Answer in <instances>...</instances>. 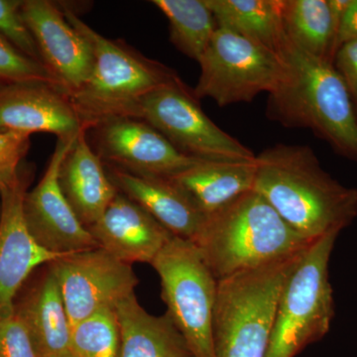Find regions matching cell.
I'll return each mask as SVG.
<instances>
[{
	"label": "cell",
	"mask_w": 357,
	"mask_h": 357,
	"mask_svg": "<svg viewBox=\"0 0 357 357\" xmlns=\"http://www.w3.org/2000/svg\"><path fill=\"white\" fill-rule=\"evenodd\" d=\"M29 148L30 135L0 128V190L15 182Z\"/></svg>",
	"instance_id": "28"
},
{
	"label": "cell",
	"mask_w": 357,
	"mask_h": 357,
	"mask_svg": "<svg viewBox=\"0 0 357 357\" xmlns=\"http://www.w3.org/2000/svg\"><path fill=\"white\" fill-rule=\"evenodd\" d=\"M218 27L278 54L286 37L283 0H206Z\"/></svg>",
	"instance_id": "22"
},
{
	"label": "cell",
	"mask_w": 357,
	"mask_h": 357,
	"mask_svg": "<svg viewBox=\"0 0 357 357\" xmlns=\"http://www.w3.org/2000/svg\"><path fill=\"white\" fill-rule=\"evenodd\" d=\"M70 326L105 309H115L135 294L138 279L131 265L102 248L73 253L52 263Z\"/></svg>",
	"instance_id": "10"
},
{
	"label": "cell",
	"mask_w": 357,
	"mask_h": 357,
	"mask_svg": "<svg viewBox=\"0 0 357 357\" xmlns=\"http://www.w3.org/2000/svg\"><path fill=\"white\" fill-rule=\"evenodd\" d=\"M255 175L256 158L250 161L203 160L169 178L206 215L252 191Z\"/></svg>",
	"instance_id": "20"
},
{
	"label": "cell",
	"mask_w": 357,
	"mask_h": 357,
	"mask_svg": "<svg viewBox=\"0 0 357 357\" xmlns=\"http://www.w3.org/2000/svg\"><path fill=\"white\" fill-rule=\"evenodd\" d=\"M34 274V273H33ZM31 275L14 301V311L27 326L39 357L70 352V324L53 265Z\"/></svg>",
	"instance_id": "17"
},
{
	"label": "cell",
	"mask_w": 357,
	"mask_h": 357,
	"mask_svg": "<svg viewBox=\"0 0 357 357\" xmlns=\"http://www.w3.org/2000/svg\"><path fill=\"white\" fill-rule=\"evenodd\" d=\"M198 63L201 76L195 96L210 98L222 107L251 102L261 93L270 95L285 75L278 54L220 27Z\"/></svg>",
	"instance_id": "8"
},
{
	"label": "cell",
	"mask_w": 357,
	"mask_h": 357,
	"mask_svg": "<svg viewBox=\"0 0 357 357\" xmlns=\"http://www.w3.org/2000/svg\"><path fill=\"white\" fill-rule=\"evenodd\" d=\"M21 13L42 63L70 96L91 77L93 55L89 42L70 24L62 8L49 0H23Z\"/></svg>",
	"instance_id": "14"
},
{
	"label": "cell",
	"mask_w": 357,
	"mask_h": 357,
	"mask_svg": "<svg viewBox=\"0 0 357 357\" xmlns=\"http://www.w3.org/2000/svg\"><path fill=\"white\" fill-rule=\"evenodd\" d=\"M33 174L24 162L15 182L0 190V318L13 314L15 298L39 267L70 255L44 248L28 229L23 203Z\"/></svg>",
	"instance_id": "11"
},
{
	"label": "cell",
	"mask_w": 357,
	"mask_h": 357,
	"mask_svg": "<svg viewBox=\"0 0 357 357\" xmlns=\"http://www.w3.org/2000/svg\"><path fill=\"white\" fill-rule=\"evenodd\" d=\"M286 36L312 57L333 63L338 26L328 0H283Z\"/></svg>",
	"instance_id": "23"
},
{
	"label": "cell",
	"mask_w": 357,
	"mask_h": 357,
	"mask_svg": "<svg viewBox=\"0 0 357 357\" xmlns=\"http://www.w3.org/2000/svg\"><path fill=\"white\" fill-rule=\"evenodd\" d=\"M285 75L269 95L267 114L287 128H309L333 151L357 163V114L333 63L307 54L286 36Z\"/></svg>",
	"instance_id": "2"
},
{
	"label": "cell",
	"mask_w": 357,
	"mask_h": 357,
	"mask_svg": "<svg viewBox=\"0 0 357 357\" xmlns=\"http://www.w3.org/2000/svg\"><path fill=\"white\" fill-rule=\"evenodd\" d=\"M192 243L218 281L299 255L312 243L252 190L206 215Z\"/></svg>",
	"instance_id": "3"
},
{
	"label": "cell",
	"mask_w": 357,
	"mask_h": 357,
	"mask_svg": "<svg viewBox=\"0 0 357 357\" xmlns=\"http://www.w3.org/2000/svg\"><path fill=\"white\" fill-rule=\"evenodd\" d=\"M253 191L309 243L340 234L357 218V189L333 178L305 145L277 144L256 155Z\"/></svg>",
	"instance_id": "1"
},
{
	"label": "cell",
	"mask_w": 357,
	"mask_h": 357,
	"mask_svg": "<svg viewBox=\"0 0 357 357\" xmlns=\"http://www.w3.org/2000/svg\"><path fill=\"white\" fill-rule=\"evenodd\" d=\"M304 251L218 281L213 319L217 357L266 356L282 288Z\"/></svg>",
	"instance_id": "5"
},
{
	"label": "cell",
	"mask_w": 357,
	"mask_h": 357,
	"mask_svg": "<svg viewBox=\"0 0 357 357\" xmlns=\"http://www.w3.org/2000/svg\"><path fill=\"white\" fill-rule=\"evenodd\" d=\"M91 144L103 163L136 175L169 178L196 165L144 121L114 117L88 129Z\"/></svg>",
	"instance_id": "12"
},
{
	"label": "cell",
	"mask_w": 357,
	"mask_h": 357,
	"mask_svg": "<svg viewBox=\"0 0 357 357\" xmlns=\"http://www.w3.org/2000/svg\"><path fill=\"white\" fill-rule=\"evenodd\" d=\"M61 8L93 51L91 77L70 96L89 128L114 117L136 119L144 96L181 79L175 70L145 57L128 45L105 38L86 24L67 4H62Z\"/></svg>",
	"instance_id": "4"
},
{
	"label": "cell",
	"mask_w": 357,
	"mask_h": 357,
	"mask_svg": "<svg viewBox=\"0 0 357 357\" xmlns=\"http://www.w3.org/2000/svg\"><path fill=\"white\" fill-rule=\"evenodd\" d=\"M356 40H357V0H351L338 30L337 51L342 45L356 41Z\"/></svg>",
	"instance_id": "31"
},
{
	"label": "cell",
	"mask_w": 357,
	"mask_h": 357,
	"mask_svg": "<svg viewBox=\"0 0 357 357\" xmlns=\"http://www.w3.org/2000/svg\"><path fill=\"white\" fill-rule=\"evenodd\" d=\"M22 3V0H0V34L21 53L42 63L36 42L21 13Z\"/></svg>",
	"instance_id": "27"
},
{
	"label": "cell",
	"mask_w": 357,
	"mask_h": 357,
	"mask_svg": "<svg viewBox=\"0 0 357 357\" xmlns=\"http://www.w3.org/2000/svg\"><path fill=\"white\" fill-rule=\"evenodd\" d=\"M161 133L181 153L210 161H250L256 155L208 119L182 79L143 98L137 116Z\"/></svg>",
	"instance_id": "9"
},
{
	"label": "cell",
	"mask_w": 357,
	"mask_h": 357,
	"mask_svg": "<svg viewBox=\"0 0 357 357\" xmlns=\"http://www.w3.org/2000/svg\"><path fill=\"white\" fill-rule=\"evenodd\" d=\"M333 66L349 91L357 114V40L338 49Z\"/></svg>",
	"instance_id": "30"
},
{
	"label": "cell",
	"mask_w": 357,
	"mask_h": 357,
	"mask_svg": "<svg viewBox=\"0 0 357 357\" xmlns=\"http://www.w3.org/2000/svg\"><path fill=\"white\" fill-rule=\"evenodd\" d=\"M337 236L326 234L310 244L289 274L265 357H295L330 331L335 299L328 265Z\"/></svg>",
	"instance_id": "6"
},
{
	"label": "cell",
	"mask_w": 357,
	"mask_h": 357,
	"mask_svg": "<svg viewBox=\"0 0 357 357\" xmlns=\"http://www.w3.org/2000/svg\"><path fill=\"white\" fill-rule=\"evenodd\" d=\"M162 299L194 357H217L213 319L218 280L191 241L173 236L152 262Z\"/></svg>",
	"instance_id": "7"
},
{
	"label": "cell",
	"mask_w": 357,
	"mask_h": 357,
	"mask_svg": "<svg viewBox=\"0 0 357 357\" xmlns=\"http://www.w3.org/2000/svg\"><path fill=\"white\" fill-rule=\"evenodd\" d=\"M152 3L169 20L174 46L199 62L218 29L206 0H153Z\"/></svg>",
	"instance_id": "24"
},
{
	"label": "cell",
	"mask_w": 357,
	"mask_h": 357,
	"mask_svg": "<svg viewBox=\"0 0 357 357\" xmlns=\"http://www.w3.org/2000/svg\"><path fill=\"white\" fill-rule=\"evenodd\" d=\"M0 357H39L27 326L15 311L0 318Z\"/></svg>",
	"instance_id": "29"
},
{
	"label": "cell",
	"mask_w": 357,
	"mask_h": 357,
	"mask_svg": "<svg viewBox=\"0 0 357 357\" xmlns=\"http://www.w3.org/2000/svg\"><path fill=\"white\" fill-rule=\"evenodd\" d=\"M121 328L119 357H194L168 312L149 314L135 294L116 307Z\"/></svg>",
	"instance_id": "21"
},
{
	"label": "cell",
	"mask_w": 357,
	"mask_h": 357,
	"mask_svg": "<svg viewBox=\"0 0 357 357\" xmlns=\"http://www.w3.org/2000/svg\"><path fill=\"white\" fill-rule=\"evenodd\" d=\"M121 328L116 310L105 309L70 326L75 357H119Z\"/></svg>",
	"instance_id": "25"
},
{
	"label": "cell",
	"mask_w": 357,
	"mask_h": 357,
	"mask_svg": "<svg viewBox=\"0 0 357 357\" xmlns=\"http://www.w3.org/2000/svg\"><path fill=\"white\" fill-rule=\"evenodd\" d=\"M60 357H75V356H73L72 352H70V354H65V356H60Z\"/></svg>",
	"instance_id": "32"
},
{
	"label": "cell",
	"mask_w": 357,
	"mask_h": 357,
	"mask_svg": "<svg viewBox=\"0 0 357 357\" xmlns=\"http://www.w3.org/2000/svg\"><path fill=\"white\" fill-rule=\"evenodd\" d=\"M88 129L73 141L66 153L59 183L63 194L84 227L98 222L119 190L107 175L105 164L89 144Z\"/></svg>",
	"instance_id": "19"
},
{
	"label": "cell",
	"mask_w": 357,
	"mask_h": 357,
	"mask_svg": "<svg viewBox=\"0 0 357 357\" xmlns=\"http://www.w3.org/2000/svg\"><path fill=\"white\" fill-rule=\"evenodd\" d=\"M88 229L98 248L129 265L152 264L174 236L121 192H117L100 220Z\"/></svg>",
	"instance_id": "16"
},
{
	"label": "cell",
	"mask_w": 357,
	"mask_h": 357,
	"mask_svg": "<svg viewBox=\"0 0 357 357\" xmlns=\"http://www.w3.org/2000/svg\"><path fill=\"white\" fill-rule=\"evenodd\" d=\"M74 140H58L43 177L32 191L27 192L23 203L32 236L40 245L59 255L98 248L91 232L70 208L59 183L61 163Z\"/></svg>",
	"instance_id": "13"
},
{
	"label": "cell",
	"mask_w": 357,
	"mask_h": 357,
	"mask_svg": "<svg viewBox=\"0 0 357 357\" xmlns=\"http://www.w3.org/2000/svg\"><path fill=\"white\" fill-rule=\"evenodd\" d=\"M105 166L119 192L146 211L174 236L194 241L206 215L170 178L136 175Z\"/></svg>",
	"instance_id": "18"
},
{
	"label": "cell",
	"mask_w": 357,
	"mask_h": 357,
	"mask_svg": "<svg viewBox=\"0 0 357 357\" xmlns=\"http://www.w3.org/2000/svg\"><path fill=\"white\" fill-rule=\"evenodd\" d=\"M0 128L27 135L52 133L67 141L89 129L70 96L46 83L0 84Z\"/></svg>",
	"instance_id": "15"
},
{
	"label": "cell",
	"mask_w": 357,
	"mask_h": 357,
	"mask_svg": "<svg viewBox=\"0 0 357 357\" xmlns=\"http://www.w3.org/2000/svg\"><path fill=\"white\" fill-rule=\"evenodd\" d=\"M23 83H46L62 89L42 63L21 53L0 34V84Z\"/></svg>",
	"instance_id": "26"
}]
</instances>
